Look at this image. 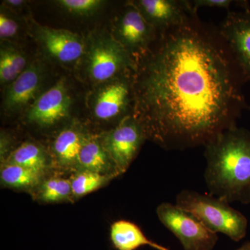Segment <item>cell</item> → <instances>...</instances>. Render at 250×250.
Masks as SVG:
<instances>
[{"label":"cell","mask_w":250,"mask_h":250,"mask_svg":"<svg viewBox=\"0 0 250 250\" xmlns=\"http://www.w3.org/2000/svg\"><path fill=\"white\" fill-rule=\"evenodd\" d=\"M132 116L167 150L205 146L237 126L248 82L219 27L192 11L135 61Z\"/></svg>","instance_id":"cell-1"},{"label":"cell","mask_w":250,"mask_h":250,"mask_svg":"<svg viewBox=\"0 0 250 250\" xmlns=\"http://www.w3.org/2000/svg\"><path fill=\"white\" fill-rule=\"evenodd\" d=\"M206 185L229 202L250 204V131L233 126L205 146Z\"/></svg>","instance_id":"cell-2"},{"label":"cell","mask_w":250,"mask_h":250,"mask_svg":"<svg viewBox=\"0 0 250 250\" xmlns=\"http://www.w3.org/2000/svg\"><path fill=\"white\" fill-rule=\"evenodd\" d=\"M176 205L195 215L213 232L223 233L236 242L246 236V217L223 199L210 194L184 190L177 195Z\"/></svg>","instance_id":"cell-3"},{"label":"cell","mask_w":250,"mask_h":250,"mask_svg":"<svg viewBox=\"0 0 250 250\" xmlns=\"http://www.w3.org/2000/svg\"><path fill=\"white\" fill-rule=\"evenodd\" d=\"M85 75L95 83H102L134 71V59L111 34H94L85 44Z\"/></svg>","instance_id":"cell-4"},{"label":"cell","mask_w":250,"mask_h":250,"mask_svg":"<svg viewBox=\"0 0 250 250\" xmlns=\"http://www.w3.org/2000/svg\"><path fill=\"white\" fill-rule=\"evenodd\" d=\"M156 213L161 223L178 238L184 250H213L216 245L217 233L178 206L167 202L161 204Z\"/></svg>","instance_id":"cell-5"},{"label":"cell","mask_w":250,"mask_h":250,"mask_svg":"<svg viewBox=\"0 0 250 250\" xmlns=\"http://www.w3.org/2000/svg\"><path fill=\"white\" fill-rule=\"evenodd\" d=\"M111 34L136 61L147 52L159 32L131 1L125 4L116 16Z\"/></svg>","instance_id":"cell-6"},{"label":"cell","mask_w":250,"mask_h":250,"mask_svg":"<svg viewBox=\"0 0 250 250\" xmlns=\"http://www.w3.org/2000/svg\"><path fill=\"white\" fill-rule=\"evenodd\" d=\"M134 71L102 83L92 102V112L97 120L110 121L131 116L134 106Z\"/></svg>","instance_id":"cell-7"},{"label":"cell","mask_w":250,"mask_h":250,"mask_svg":"<svg viewBox=\"0 0 250 250\" xmlns=\"http://www.w3.org/2000/svg\"><path fill=\"white\" fill-rule=\"evenodd\" d=\"M101 139L117 172L121 174L127 170L147 139L141 125L131 115L119 122Z\"/></svg>","instance_id":"cell-8"},{"label":"cell","mask_w":250,"mask_h":250,"mask_svg":"<svg viewBox=\"0 0 250 250\" xmlns=\"http://www.w3.org/2000/svg\"><path fill=\"white\" fill-rule=\"evenodd\" d=\"M34 37L47 57L62 65H71L83 58L84 41L78 34L66 29L34 24Z\"/></svg>","instance_id":"cell-9"},{"label":"cell","mask_w":250,"mask_h":250,"mask_svg":"<svg viewBox=\"0 0 250 250\" xmlns=\"http://www.w3.org/2000/svg\"><path fill=\"white\" fill-rule=\"evenodd\" d=\"M242 11H228L220 27V33L232 51L235 59L250 81V6L241 1Z\"/></svg>","instance_id":"cell-10"},{"label":"cell","mask_w":250,"mask_h":250,"mask_svg":"<svg viewBox=\"0 0 250 250\" xmlns=\"http://www.w3.org/2000/svg\"><path fill=\"white\" fill-rule=\"evenodd\" d=\"M71 104L65 81L59 80L28 108L27 120L42 127L52 126L68 116Z\"/></svg>","instance_id":"cell-11"},{"label":"cell","mask_w":250,"mask_h":250,"mask_svg":"<svg viewBox=\"0 0 250 250\" xmlns=\"http://www.w3.org/2000/svg\"><path fill=\"white\" fill-rule=\"evenodd\" d=\"M43 63L34 62L24 70L5 90L3 108L7 113H16L30 107L40 96L45 80Z\"/></svg>","instance_id":"cell-12"},{"label":"cell","mask_w":250,"mask_h":250,"mask_svg":"<svg viewBox=\"0 0 250 250\" xmlns=\"http://www.w3.org/2000/svg\"><path fill=\"white\" fill-rule=\"evenodd\" d=\"M141 14L158 32L183 22L192 9L187 0H138L133 1Z\"/></svg>","instance_id":"cell-13"},{"label":"cell","mask_w":250,"mask_h":250,"mask_svg":"<svg viewBox=\"0 0 250 250\" xmlns=\"http://www.w3.org/2000/svg\"><path fill=\"white\" fill-rule=\"evenodd\" d=\"M77 167L80 171H90L109 177L119 175L104 147L101 137L98 136L85 135L77 159Z\"/></svg>","instance_id":"cell-14"},{"label":"cell","mask_w":250,"mask_h":250,"mask_svg":"<svg viewBox=\"0 0 250 250\" xmlns=\"http://www.w3.org/2000/svg\"><path fill=\"white\" fill-rule=\"evenodd\" d=\"M110 236L113 246L118 250H136L144 246L157 250H170L148 239L138 225L127 220H118L113 223Z\"/></svg>","instance_id":"cell-15"},{"label":"cell","mask_w":250,"mask_h":250,"mask_svg":"<svg viewBox=\"0 0 250 250\" xmlns=\"http://www.w3.org/2000/svg\"><path fill=\"white\" fill-rule=\"evenodd\" d=\"M85 135L75 127L62 130L54 139L52 149L56 161L62 167L76 166Z\"/></svg>","instance_id":"cell-16"},{"label":"cell","mask_w":250,"mask_h":250,"mask_svg":"<svg viewBox=\"0 0 250 250\" xmlns=\"http://www.w3.org/2000/svg\"><path fill=\"white\" fill-rule=\"evenodd\" d=\"M4 163L22 166L39 172L43 173L47 166V156L43 149L35 143H22L8 156Z\"/></svg>","instance_id":"cell-17"},{"label":"cell","mask_w":250,"mask_h":250,"mask_svg":"<svg viewBox=\"0 0 250 250\" xmlns=\"http://www.w3.org/2000/svg\"><path fill=\"white\" fill-rule=\"evenodd\" d=\"M42 174L15 164H4L1 165V183L7 187L16 188H26L34 187L40 182Z\"/></svg>","instance_id":"cell-18"},{"label":"cell","mask_w":250,"mask_h":250,"mask_svg":"<svg viewBox=\"0 0 250 250\" xmlns=\"http://www.w3.org/2000/svg\"><path fill=\"white\" fill-rule=\"evenodd\" d=\"M108 181V176L90 171L81 170L70 179L72 195L76 197L84 196L98 190Z\"/></svg>","instance_id":"cell-19"},{"label":"cell","mask_w":250,"mask_h":250,"mask_svg":"<svg viewBox=\"0 0 250 250\" xmlns=\"http://www.w3.org/2000/svg\"><path fill=\"white\" fill-rule=\"evenodd\" d=\"M72 195L71 182L69 179L51 178L41 184L39 198L46 202L64 201Z\"/></svg>","instance_id":"cell-20"},{"label":"cell","mask_w":250,"mask_h":250,"mask_svg":"<svg viewBox=\"0 0 250 250\" xmlns=\"http://www.w3.org/2000/svg\"><path fill=\"white\" fill-rule=\"evenodd\" d=\"M62 9L75 16H88L96 13L104 1L101 0H59Z\"/></svg>","instance_id":"cell-21"},{"label":"cell","mask_w":250,"mask_h":250,"mask_svg":"<svg viewBox=\"0 0 250 250\" xmlns=\"http://www.w3.org/2000/svg\"><path fill=\"white\" fill-rule=\"evenodd\" d=\"M1 47L7 54L16 75L19 76L29 65L25 54L20 47H16L9 41L1 42Z\"/></svg>","instance_id":"cell-22"},{"label":"cell","mask_w":250,"mask_h":250,"mask_svg":"<svg viewBox=\"0 0 250 250\" xmlns=\"http://www.w3.org/2000/svg\"><path fill=\"white\" fill-rule=\"evenodd\" d=\"M19 31L18 21L9 14L8 11L1 9L0 13V38L1 41H7L14 39Z\"/></svg>","instance_id":"cell-23"},{"label":"cell","mask_w":250,"mask_h":250,"mask_svg":"<svg viewBox=\"0 0 250 250\" xmlns=\"http://www.w3.org/2000/svg\"><path fill=\"white\" fill-rule=\"evenodd\" d=\"M17 77L7 54L1 47L0 48V83L1 85H9Z\"/></svg>","instance_id":"cell-24"},{"label":"cell","mask_w":250,"mask_h":250,"mask_svg":"<svg viewBox=\"0 0 250 250\" xmlns=\"http://www.w3.org/2000/svg\"><path fill=\"white\" fill-rule=\"evenodd\" d=\"M235 1L231 0H193L190 1L192 9L198 11L200 8L209 7L225 9L229 11L230 6Z\"/></svg>","instance_id":"cell-25"},{"label":"cell","mask_w":250,"mask_h":250,"mask_svg":"<svg viewBox=\"0 0 250 250\" xmlns=\"http://www.w3.org/2000/svg\"><path fill=\"white\" fill-rule=\"evenodd\" d=\"M26 1L23 0H6L4 1V4L9 6L10 8L12 9H16V8L22 7L23 5L25 4Z\"/></svg>","instance_id":"cell-26"},{"label":"cell","mask_w":250,"mask_h":250,"mask_svg":"<svg viewBox=\"0 0 250 250\" xmlns=\"http://www.w3.org/2000/svg\"><path fill=\"white\" fill-rule=\"evenodd\" d=\"M236 250H250V242H246L241 248Z\"/></svg>","instance_id":"cell-27"},{"label":"cell","mask_w":250,"mask_h":250,"mask_svg":"<svg viewBox=\"0 0 250 250\" xmlns=\"http://www.w3.org/2000/svg\"></svg>","instance_id":"cell-28"}]
</instances>
